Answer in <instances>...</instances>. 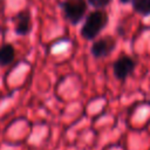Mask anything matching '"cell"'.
Segmentation results:
<instances>
[{
	"label": "cell",
	"mask_w": 150,
	"mask_h": 150,
	"mask_svg": "<svg viewBox=\"0 0 150 150\" xmlns=\"http://www.w3.org/2000/svg\"><path fill=\"white\" fill-rule=\"evenodd\" d=\"M135 68H136V62L129 55H122L112 63L114 76L120 81H124L128 76H130L134 73Z\"/></svg>",
	"instance_id": "cell-4"
},
{
	"label": "cell",
	"mask_w": 150,
	"mask_h": 150,
	"mask_svg": "<svg viewBox=\"0 0 150 150\" xmlns=\"http://www.w3.org/2000/svg\"><path fill=\"white\" fill-rule=\"evenodd\" d=\"M131 6L134 12L138 13L142 16L150 15V0H132Z\"/></svg>",
	"instance_id": "cell-7"
},
{
	"label": "cell",
	"mask_w": 150,
	"mask_h": 150,
	"mask_svg": "<svg viewBox=\"0 0 150 150\" xmlns=\"http://www.w3.org/2000/svg\"><path fill=\"white\" fill-rule=\"evenodd\" d=\"M116 39L111 35H104L94 41L90 47V53L95 59H103L109 56L116 48Z\"/></svg>",
	"instance_id": "cell-3"
},
{
	"label": "cell",
	"mask_w": 150,
	"mask_h": 150,
	"mask_svg": "<svg viewBox=\"0 0 150 150\" xmlns=\"http://www.w3.org/2000/svg\"><path fill=\"white\" fill-rule=\"evenodd\" d=\"M15 59V49L12 43H4L0 47V67H6Z\"/></svg>",
	"instance_id": "cell-6"
},
{
	"label": "cell",
	"mask_w": 150,
	"mask_h": 150,
	"mask_svg": "<svg viewBox=\"0 0 150 150\" xmlns=\"http://www.w3.org/2000/svg\"><path fill=\"white\" fill-rule=\"evenodd\" d=\"M61 8L66 20L75 26L87 13V0H63Z\"/></svg>",
	"instance_id": "cell-2"
},
{
	"label": "cell",
	"mask_w": 150,
	"mask_h": 150,
	"mask_svg": "<svg viewBox=\"0 0 150 150\" xmlns=\"http://www.w3.org/2000/svg\"><path fill=\"white\" fill-rule=\"evenodd\" d=\"M14 23V32L19 36H27L33 28V20H32V13L29 9L25 8L20 12H18L13 18Z\"/></svg>",
	"instance_id": "cell-5"
},
{
	"label": "cell",
	"mask_w": 150,
	"mask_h": 150,
	"mask_svg": "<svg viewBox=\"0 0 150 150\" xmlns=\"http://www.w3.org/2000/svg\"><path fill=\"white\" fill-rule=\"evenodd\" d=\"M108 21H109V16L105 11L103 9L93 11L91 13L88 14L81 27L80 30L81 36L86 40H94L105 28Z\"/></svg>",
	"instance_id": "cell-1"
},
{
	"label": "cell",
	"mask_w": 150,
	"mask_h": 150,
	"mask_svg": "<svg viewBox=\"0 0 150 150\" xmlns=\"http://www.w3.org/2000/svg\"><path fill=\"white\" fill-rule=\"evenodd\" d=\"M87 1L96 9H103L111 2V0H87Z\"/></svg>",
	"instance_id": "cell-8"
},
{
	"label": "cell",
	"mask_w": 150,
	"mask_h": 150,
	"mask_svg": "<svg viewBox=\"0 0 150 150\" xmlns=\"http://www.w3.org/2000/svg\"><path fill=\"white\" fill-rule=\"evenodd\" d=\"M132 0H120V2H122V4H128V2H131Z\"/></svg>",
	"instance_id": "cell-9"
}]
</instances>
